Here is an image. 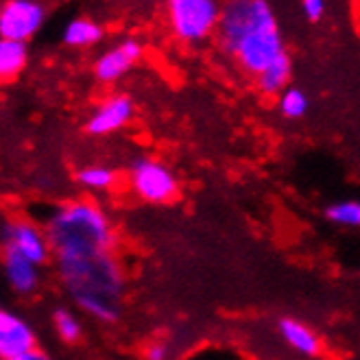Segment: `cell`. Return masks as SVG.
I'll return each instance as SVG.
<instances>
[{
  "label": "cell",
  "instance_id": "cell-12",
  "mask_svg": "<svg viewBox=\"0 0 360 360\" xmlns=\"http://www.w3.org/2000/svg\"><path fill=\"white\" fill-rule=\"evenodd\" d=\"M103 37H105V29L96 22V20L88 18V15L70 20V22L61 31L63 44H66L68 49H77V51L92 49V46L101 44Z\"/></svg>",
  "mask_w": 360,
  "mask_h": 360
},
{
  "label": "cell",
  "instance_id": "cell-7",
  "mask_svg": "<svg viewBox=\"0 0 360 360\" xmlns=\"http://www.w3.org/2000/svg\"><path fill=\"white\" fill-rule=\"evenodd\" d=\"M142 55L144 46L138 37H122L96 55L92 61V75L101 86H114L138 66Z\"/></svg>",
  "mask_w": 360,
  "mask_h": 360
},
{
  "label": "cell",
  "instance_id": "cell-3",
  "mask_svg": "<svg viewBox=\"0 0 360 360\" xmlns=\"http://www.w3.org/2000/svg\"><path fill=\"white\" fill-rule=\"evenodd\" d=\"M223 0H164V18L173 39L201 46L217 35Z\"/></svg>",
  "mask_w": 360,
  "mask_h": 360
},
{
  "label": "cell",
  "instance_id": "cell-2",
  "mask_svg": "<svg viewBox=\"0 0 360 360\" xmlns=\"http://www.w3.org/2000/svg\"><path fill=\"white\" fill-rule=\"evenodd\" d=\"M214 39L219 51L253 79L286 53L278 15L269 0H223Z\"/></svg>",
  "mask_w": 360,
  "mask_h": 360
},
{
  "label": "cell",
  "instance_id": "cell-8",
  "mask_svg": "<svg viewBox=\"0 0 360 360\" xmlns=\"http://www.w3.org/2000/svg\"><path fill=\"white\" fill-rule=\"evenodd\" d=\"M134 116H136L134 98L129 94L114 92L110 96H105L90 112L83 129L92 138H105V136H112L124 129V127L134 120Z\"/></svg>",
  "mask_w": 360,
  "mask_h": 360
},
{
  "label": "cell",
  "instance_id": "cell-4",
  "mask_svg": "<svg viewBox=\"0 0 360 360\" xmlns=\"http://www.w3.org/2000/svg\"><path fill=\"white\" fill-rule=\"evenodd\" d=\"M127 186L131 195L149 205H168L179 195V179L166 162L140 155L127 166Z\"/></svg>",
  "mask_w": 360,
  "mask_h": 360
},
{
  "label": "cell",
  "instance_id": "cell-15",
  "mask_svg": "<svg viewBox=\"0 0 360 360\" xmlns=\"http://www.w3.org/2000/svg\"><path fill=\"white\" fill-rule=\"evenodd\" d=\"M29 63V44L27 41L0 39V77L5 81L15 79Z\"/></svg>",
  "mask_w": 360,
  "mask_h": 360
},
{
  "label": "cell",
  "instance_id": "cell-13",
  "mask_svg": "<svg viewBox=\"0 0 360 360\" xmlns=\"http://www.w3.org/2000/svg\"><path fill=\"white\" fill-rule=\"evenodd\" d=\"M290 77H292V59L288 53H284L264 72L256 77V88L264 96H280L290 86Z\"/></svg>",
  "mask_w": 360,
  "mask_h": 360
},
{
  "label": "cell",
  "instance_id": "cell-17",
  "mask_svg": "<svg viewBox=\"0 0 360 360\" xmlns=\"http://www.w3.org/2000/svg\"><path fill=\"white\" fill-rule=\"evenodd\" d=\"M326 219L345 229H360V199H341L326 207Z\"/></svg>",
  "mask_w": 360,
  "mask_h": 360
},
{
  "label": "cell",
  "instance_id": "cell-19",
  "mask_svg": "<svg viewBox=\"0 0 360 360\" xmlns=\"http://www.w3.org/2000/svg\"><path fill=\"white\" fill-rule=\"evenodd\" d=\"M144 360H173V345L168 341H151L144 347Z\"/></svg>",
  "mask_w": 360,
  "mask_h": 360
},
{
  "label": "cell",
  "instance_id": "cell-6",
  "mask_svg": "<svg viewBox=\"0 0 360 360\" xmlns=\"http://www.w3.org/2000/svg\"><path fill=\"white\" fill-rule=\"evenodd\" d=\"M44 20L46 7L41 0H5L0 7V35L29 44L44 27Z\"/></svg>",
  "mask_w": 360,
  "mask_h": 360
},
{
  "label": "cell",
  "instance_id": "cell-16",
  "mask_svg": "<svg viewBox=\"0 0 360 360\" xmlns=\"http://www.w3.org/2000/svg\"><path fill=\"white\" fill-rule=\"evenodd\" d=\"M51 326L59 341L66 345H77L83 338V323L79 319V314L70 308L57 306L51 314Z\"/></svg>",
  "mask_w": 360,
  "mask_h": 360
},
{
  "label": "cell",
  "instance_id": "cell-20",
  "mask_svg": "<svg viewBox=\"0 0 360 360\" xmlns=\"http://www.w3.org/2000/svg\"><path fill=\"white\" fill-rule=\"evenodd\" d=\"M326 9H328L326 0H302V13L312 25L321 22L326 15Z\"/></svg>",
  "mask_w": 360,
  "mask_h": 360
},
{
  "label": "cell",
  "instance_id": "cell-9",
  "mask_svg": "<svg viewBox=\"0 0 360 360\" xmlns=\"http://www.w3.org/2000/svg\"><path fill=\"white\" fill-rule=\"evenodd\" d=\"M37 349V332L22 314L3 308L0 310V358L11 360Z\"/></svg>",
  "mask_w": 360,
  "mask_h": 360
},
{
  "label": "cell",
  "instance_id": "cell-10",
  "mask_svg": "<svg viewBox=\"0 0 360 360\" xmlns=\"http://www.w3.org/2000/svg\"><path fill=\"white\" fill-rule=\"evenodd\" d=\"M39 264L27 260L25 256L11 251V249H3V275L5 282L9 286V290L18 297H31L39 290L41 284V273H39Z\"/></svg>",
  "mask_w": 360,
  "mask_h": 360
},
{
  "label": "cell",
  "instance_id": "cell-1",
  "mask_svg": "<svg viewBox=\"0 0 360 360\" xmlns=\"http://www.w3.org/2000/svg\"><path fill=\"white\" fill-rule=\"evenodd\" d=\"M59 284L70 302L90 319L114 326L122 316L127 290L118 249H83L53 256Z\"/></svg>",
  "mask_w": 360,
  "mask_h": 360
},
{
  "label": "cell",
  "instance_id": "cell-14",
  "mask_svg": "<svg viewBox=\"0 0 360 360\" xmlns=\"http://www.w3.org/2000/svg\"><path fill=\"white\" fill-rule=\"evenodd\" d=\"M75 179L88 193H110L118 184V173L108 164H86L75 173Z\"/></svg>",
  "mask_w": 360,
  "mask_h": 360
},
{
  "label": "cell",
  "instance_id": "cell-5",
  "mask_svg": "<svg viewBox=\"0 0 360 360\" xmlns=\"http://www.w3.org/2000/svg\"><path fill=\"white\" fill-rule=\"evenodd\" d=\"M3 249H11L39 266L53 260L44 225H37L29 217H9L3 223Z\"/></svg>",
  "mask_w": 360,
  "mask_h": 360
},
{
  "label": "cell",
  "instance_id": "cell-18",
  "mask_svg": "<svg viewBox=\"0 0 360 360\" xmlns=\"http://www.w3.org/2000/svg\"><path fill=\"white\" fill-rule=\"evenodd\" d=\"M310 108V101L304 90L288 86L280 96H278V110L286 120H300L306 116Z\"/></svg>",
  "mask_w": 360,
  "mask_h": 360
},
{
  "label": "cell",
  "instance_id": "cell-11",
  "mask_svg": "<svg viewBox=\"0 0 360 360\" xmlns=\"http://www.w3.org/2000/svg\"><path fill=\"white\" fill-rule=\"evenodd\" d=\"M278 332H280V338L286 343V347H290L295 354H300L304 358H316L323 352V343L319 334L302 319L282 316L278 321Z\"/></svg>",
  "mask_w": 360,
  "mask_h": 360
}]
</instances>
